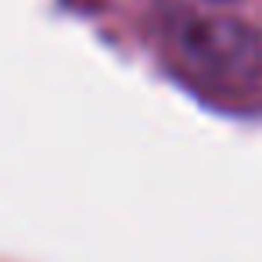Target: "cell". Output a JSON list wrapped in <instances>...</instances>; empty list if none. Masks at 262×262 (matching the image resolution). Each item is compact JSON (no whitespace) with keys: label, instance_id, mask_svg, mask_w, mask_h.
<instances>
[{"label":"cell","instance_id":"6da1fadb","mask_svg":"<svg viewBox=\"0 0 262 262\" xmlns=\"http://www.w3.org/2000/svg\"><path fill=\"white\" fill-rule=\"evenodd\" d=\"M169 43L180 65L212 90L262 86V36L241 22L215 15H180L169 26Z\"/></svg>","mask_w":262,"mask_h":262}]
</instances>
